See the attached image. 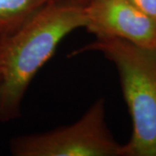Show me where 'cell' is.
Wrapping results in <instances>:
<instances>
[{"label": "cell", "instance_id": "cell-1", "mask_svg": "<svg viewBox=\"0 0 156 156\" xmlns=\"http://www.w3.org/2000/svg\"><path fill=\"white\" fill-rule=\"evenodd\" d=\"M86 25L85 5L62 0L45 6L0 39V122L20 116L23 99L36 74L62 39Z\"/></svg>", "mask_w": 156, "mask_h": 156}, {"label": "cell", "instance_id": "cell-5", "mask_svg": "<svg viewBox=\"0 0 156 156\" xmlns=\"http://www.w3.org/2000/svg\"><path fill=\"white\" fill-rule=\"evenodd\" d=\"M62 0H0V39L15 31L45 6Z\"/></svg>", "mask_w": 156, "mask_h": 156}, {"label": "cell", "instance_id": "cell-7", "mask_svg": "<svg viewBox=\"0 0 156 156\" xmlns=\"http://www.w3.org/2000/svg\"><path fill=\"white\" fill-rule=\"evenodd\" d=\"M77 1H79V2L82 3V4H83V5H87L90 0H77Z\"/></svg>", "mask_w": 156, "mask_h": 156}, {"label": "cell", "instance_id": "cell-2", "mask_svg": "<svg viewBox=\"0 0 156 156\" xmlns=\"http://www.w3.org/2000/svg\"><path fill=\"white\" fill-rule=\"evenodd\" d=\"M101 52L115 65L133 123L131 139L123 156H156V50L124 39L98 37L81 49Z\"/></svg>", "mask_w": 156, "mask_h": 156}, {"label": "cell", "instance_id": "cell-6", "mask_svg": "<svg viewBox=\"0 0 156 156\" xmlns=\"http://www.w3.org/2000/svg\"><path fill=\"white\" fill-rule=\"evenodd\" d=\"M132 4L156 21V0H129Z\"/></svg>", "mask_w": 156, "mask_h": 156}, {"label": "cell", "instance_id": "cell-4", "mask_svg": "<svg viewBox=\"0 0 156 156\" xmlns=\"http://www.w3.org/2000/svg\"><path fill=\"white\" fill-rule=\"evenodd\" d=\"M85 12V29L95 37H117L156 50V21L129 0H90Z\"/></svg>", "mask_w": 156, "mask_h": 156}, {"label": "cell", "instance_id": "cell-3", "mask_svg": "<svg viewBox=\"0 0 156 156\" xmlns=\"http://www.w3.org/2000/svg\"><path fill=\"white\" fill-rule=\"evenodd\" d=\"M10 148L16 156H123L107 126L103 98L71 125L13 138Z\"/></svg>", "mask_w": 156, "mask_h": 156}]
</instances>
